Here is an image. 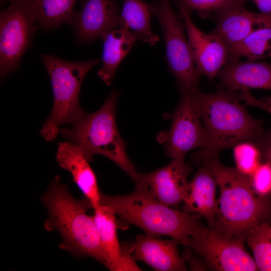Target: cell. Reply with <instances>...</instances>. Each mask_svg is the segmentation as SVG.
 <instances>
[{
	"mask_svg": "<svg viewBox=\"0 0 271 271\" xmlns=\"http://www.w3.org/2000/svg\"><path fill=\"white\" fill-rule=\"evenodd\" d=\"M233 155L236 169L248 177L261 163L260 151L257 145L252 142L244 141L235 145Z\"/></svg>",
	"mask_w": 271,
	"mask_h": 271,
	"instance_id": "obj_25",
	"label": "cell"
},
{
	"mask_svg": "<svg viewBox=\"0 0 271 271\" xmlns=\"http://www.w3.org/2000/svg\"><path fill=\"white\" fill-rule=\"evenodd\" d=\"M179 243L175 238L163 240L145 234L137 235L134 241L125 245L134 260L144 262L155 270H187L178 252Z\"/></svg>",
	"mask_w": 271,
	"mask_h": 271,
	"instance_id": "obj_15",
	"label": "cell"
},
{
	"mask_svg": "<svg viewBox=\"0 0 271 271\" xmlns=\"http://www.w3.org/2000/svg\"><path fill=\"white\" fill-rule=\"evenodd\" d=\"M12 0H0L1 5H3L5 3L10 2V3L11 2Z\"/></svg>",
	"mask_w": 271,
	"mask_h": 271,
	"instance_id": "obj_31",
	"label": "cell"
},
{
	"mask_svg": "<svg viewBox=\"0 0 271 271\" xmlns=\"http://www.w3.org/2000/svg\"><path fill=\"white\" fill-rule=\"evenodd\" d=\"M92 216L101 246L111 270H141L124 245H120L117 236L116 215L110 208L100 205Z\"/></svg>",
	"mask_w": 271,
	"mask_h": 271,
	"instance_id": "obj_16",
	"label": "cell"
},
{
	"mask_svg": "<svg viewBox=\"0 0 271 271\" xmlns=\"http://www.w3.org/2000/svg\"><path fill=\"white\" fill-rule=\"evenodd\" d=\"M245 241L258 270L271 271V225L263 222L250 232Z\"/></svg>",
	"mask_w": 271,
	"mask_h": 271,
	"instance_id": "obj_24",
	"label": "cell"
},
{
	"mask_svg": "<svg viewBox=\"0 0 271 271\" xmlns=\"http://www.w3.org/2000/svg\"><path fill=\"white\" fill-rule=\"evenodd\" d=\"M230 55L255 61L271 57V25L260 28L229 47Z\"/></svg>",
	"mask_w": 271,
	"mask_h": 271,
	"instance_id": "obj_23",
	"label": "cell"
},
{
	"mask_svg": "<svg viewBox=\"0 0 271 271\" xmlns=\"http://www.w3.org/2000/svg\"><path fill=\"white\" fill-rule=\"evenodd\" d=\"M152 15L160 25L166 49L169 68L176 77L181 93L198 89L199 75L186 39L184 26L175 14L170 0H154Z\"/></svg>",
	"mask_w": 271,
	"mask_h": 271,
	"instance_id": "obj_7",
	"label": "cell"
},
{
	"mask_svg": "<svg viewBox=\"0 0 271 271\" xmlns=\"http://www.w3.org/2000/svg\"><path fill=\"white\" fill-rule=\"evenodd\" d=\"M42 61L51 80L54 102L41 135L46 141H52L56 138L61 124L73 123L86 113L79 102L81 85L86 75L100 59L71 62L51 54H43Z\"/></svg>",
	"mask_w": 271,
	"mask_h": 271,
	"instance_id": "obj_6",
	"label": "cell"
},
{
	"mask_svg": "<svg viewBox=\"0 0 271 271\" xmlns=\"http://www.w3.org/2000/svg\"><path fill=\"white\" fill-rule=\"evenodd\" d=\"M191 172L183 159H174L166 166L151 173L141 174L136 189L171 207L183 202Z\"/></svg>",
	"mask_w": 271,
	"mask_h": 271,
	"instance_id": "obj_11",
	"label": "cell"
},
{
	"mask_svg": "<svg viewBox=\"0 0 271 271\" xmlns=\"http://www.w3.org/2000/svg\"><path fill=\"white\" fill-rule=\"evenodd\" d=\"M100 38L103 41L102 66L97 75L110 86L117 67L138 39L132 32L123 27L108 31Z\"/></svg>",
	"mask_w": 271,
	"mask_h": 271,
	"instance_id": "obj_20",
	"label": "cell"
},
{
	"mask_svg": "<svg viewBox=\"0 0 271 271\" xmlns=\"http://www.w3.org/2000/svg\"><path fill=\"white\" fill-rule=\"evenodd\" d=\"M259 9L261 14L271 16V0H250Z\"/></svg>",
	"mask_w": 271,
	"mask_h": 271,
	"instance_id": "obj_29",
	"label": "cell"
},
{
	"mask_svg": "<svg viewBox=\"0 0 271 271\" xmlns=\"http://www.w3.org/2000/svg\"><path fill=\"white\" fill-rule=\"evenodd\" d=\"M164 117L171 119V127L159 132L157 139L164 146L168 157L184 160L188 152L203 146L205 130L189 94L181 93L180 102L175 111L166 113Z\"/></svg>",
	"mask_w": 271,
	"mask_h": 271,
	"instance_id": "obj_10",
	"label": "cell"
},
{
	"mask_svg": "<svg viewBox=\"0 0 271 271\" xmlns=\"http://www.w3.org/2000/svg\"><path fill=\"white\" fill-rule=\"evenodd\" d=\"M42 201L48 212L45 229L59 233L61 248L76 257H92L108 268L93 216L86 213L92 208L89 202L74 198L59 176L51 182Z\"/></svg>",
	"mask_w": 271,
	"mask_h": 271,
	"instance_id": "obj_3",
	"label": "cell"
},
{
	"mask_svg": "<svg viewBox=\"0 0 271 271\" xmlns=\"http://www.w3.org/2000/svg\"><path fill=\"white\" fill-rule=\"evenodd\" d=\"M217 76L221 86L232 91L251 88L271 90V63L242 62L229 55Z\"/></svg>",
	"mask_w": 271,
	"mask_h": 271,
	"instance_id": "obj_17",
	"label": "cell"
},
{
	"mask_svg": "<svg viewBox=\"0 0 271 271\" xmlns=\"http://www.w3.org/2000/svg\"><path fill=\"white\" fill-rule=\"evenodd\" d=\"M188 94L205 132L203 146L193 156L197 162L218 158L222 150L240 142L255 143L265 131L262 121L247 112L237 91L219 88L205 93L198 89Z\"/></svg>",
	"mask_w": 271,
	"mask_h": 271,
	"instance_id": "obj_1",
	"label": "cell"
},
{
	"mask_svg": "<svg viewBox=\"0 0 271 271\" xmlns=\"http://www.w3.org/2000/svg\"><path fill=\"white\" fill-rule=\"evenodd\" d=\"M35 21L22 0H12L0 15V72L6 77L18 67L36 31Z\"/></svg>",
	"mask_w": 271,
	"mask_h": 271,
	"instance_id": "obj_9",
	"label": "cell"
},
{
	"mask_svg": "<svg viewBox=\"0 0 271 271\" xmlns=\"http://www.w3.org/2000/svg\"><path fill=\"white\" fill-rule=\"evenodd\" d=\"M100 205L109 207L121 222L155 236H168L189 246L191 234L202 216L171 208L135 189L122 196L101 194Z\"/></svg>",
	"mask_w": 271,
	"mask_h": 271,
	"instance_id": "obj_4",
	"label": "cell"
},
{
	"mask_svg": "<svg viewBox=\"0 0 271 271\" xmlns=\"http://www.w3.org/2000/svg\"><path fill=\"white\" fill-rule=\"evenodd\" d=\"M184 20L190 52L199 76H217L229 57V47L216 34H207L193 23L191 14L180 10Z\"/></svg>",
	"mask_w": 271,
	"mask_h": 271,
	"instance_id": "obj_12",
	"label": "cell"
},
{
	"mask_svg": "<svg viewBox=\"0 0 271 271\" xmlns=\"http://www.w3.org/2000/svg\"><path fill=\"white\" fill-rule=\"evenodd\" d=\"M119 17L116 0H83L71 23L77 41L88 44L100 38L118 27Z\"/></svg>",
	"mask_w": 271,
	"mask_h": 271,
	"instance_id": "obj_13",
	"label": "cell"
},
{
	"mask_svg": "<svg viewBox=\"0 0 271 271\" xmlns=\"http://www.w3.org/2000/svg\"><path fill=\"white\" fill-rule=\"evenodd\" d=\"M203 164L212 171L219 189L215 220L211 227L245 242L254 227L268 222L271 205L266 197L255 192L249 177L236 167L223 165L218 158Z\"/></svg>",
	"mask_w": 271,
	"mask_h": 271,
	"instance_id": "obj_2",
	"label": "cell"
},
{
	"mask_svg": "<svg viewBox=\"0 0 271 271\" xmlns=\"http://www.w3.org/2000/svg\"><path fill=\"white\" fill-rule=\"evenodd\" d=\"M254 143L259 148L262 158L271 165V129L264 131Z\"/></svg>",
	"mask_w": 271,
	"mask_h": 271,
	"instance_id": "obj_28",
	"label": "cell"
},
{
	"mask_svg": "<svg viewBox=\"0 0 271 271\" xmlns=\"http://www.w3.org/2000/svg\"><path fill=\"white\" fill-rule=\"evenodd\" d=\"M241 239L197 224L191 234L188 247L202 257L207 266L217 271L258 270Z\"/></svg>",
	"mask_w": 271,
	"mask_h": 271,
	"instance_id": "obj_8",
	"label": "cell"
},
{
	"mask_svg": "<svg viewBox=\"0 0 271 271\" xmlns=\"http://www.w3.org/2000/svg\"><path fill=\"white\" fill-rule=\"evenodd\" d=\"M256 107L268 111L271 114V103H269L260 100L256 105Z\"/></svg>",
	"mask_w": 271,
	"mask_h": 271,
	"instance_id": "obj_30",
	"label": "cell"
},
{
	"mask_svg": "<svg viewBox=\"0 0 271 271\" xmlns=\"http://www.w3.org/2000/svg\"><path fill=\"white\" fill-rule=\"evenodd\" d=\"M123 3L119 14L118 27L129 29L136 36L138 40L150 45H155L159 37L152 31L151 16V4L142 0H121Z\"/></svg>",
	"mask_w": 271,
	"mask_h": 271,
	"instance_id": "obj_22",
	"label": "cell"
},
{
	"mask_svg": "<svg viewBox=\"0 0 271 271\" xmlns=\"http://www.w3.org/2000/svg\"><path fill=\"white\" fill-rule=\"evenodd\" d=\"M78 0H22L36 23L46 31L71 24Z\"/></svg>",
	"mask_w": 271,
	"mask_h": 271,
	"instance_id": "obj_21",
	"label": "cell"
},
{
	"mask_svg": "<svg viewBox=\"0 0 271 271\" xmlns=\"http://www.w3.org/2000/svg\"><path fill=\"white\" fill-rule=\"evenodd\" d=\"M59 165L69 171L74 182L95 209L100 205L101 193L95 175L81 149L68 142L59 144L56 154Z\"/></svg>",
	"mask_w": 271,
	"mask_h": 271,
	"instance_id": "obj_19",
	"label": "cell"
},
{
	"mask_svg": "<svg viewBox=\"0 0 271 271\" xmlns=\"http://www.w3.org/2000/svg\"><path fill=\"white\" fill-rule=\"evenodd\" d=\"M118 95V91H112L98 110L85 113L72 123L71 127L62 128L59 132L69 142L79 148L89 162L96 154L105 156L136 183L141 173L129 160L125 150L126 143L116 126L115 111Z\"/></svg>",
	"mask_w": 271,
	"mask_h": 271,
	"instance_id": "obj_5",
	"label": "cell"
},
{
	"mask_svg": "<svg viewBox=\"0 0 271 271\" xmlns=\"http://www.w3.org/2000/svg\"><path fill=\"white\" fill-rule=\"evenodd\" d=\"M246 0H229L217 11L218 23L212 32L229 47L241 41L254 31L271 25V16L247 10Z\"/></svg>",
	"mask_w": 271,
	"mask_h": 271,
	"instance_id": "obj_14",
	"label": "cell"
},
{
	"mask_svg": "<svg viewBox=\"0 0 271 271\" xmlns=\"http://www.w3.org/2000/svg\"><path fill=\"white\" fill-rule=\"evenodd\" d=\"M249 178L251 186L258 195L266 197L271 194V165L268 162L261 163Z\"/></svg>",
	"mask_w": 271,
	"mask_h": 271,
	"instance_id": "obj_26",
	"label": "cell"
},
{
	"mask_svg": "<svg viewBox=\"0 0 271 271\" xmlns=\"http://www.w3.org/2000/svg\"><path fill=\"white\" fill-rule=\"evenodd\" d=\"M180 10H184L191 14L196 12L205 16L213 11H218L224 7L229 0H175Z\"/></svg>",
	"mask_w": 271,
	"mask_h": 271,
	"instance_id": "obj_27",
	"label": "cell"
},
{
	"mask_svg": "<svg viewBox=\"0 0 271 271\" xmlns=\"http://www.w3.org/2000/svg\"><path fill=\"white\" fill-rule=\"evenodd\" d=\"M215 178L210 168L202 164L192 180L189 182L183 201V211L197 214L203 217L208 226L212 227L217 208Z\"/></svg>",
	"mask_w": 271,
	"mask_h": 271,
	"instance_id": "obj_18",
	"label": "cell"
}]
</instances>
